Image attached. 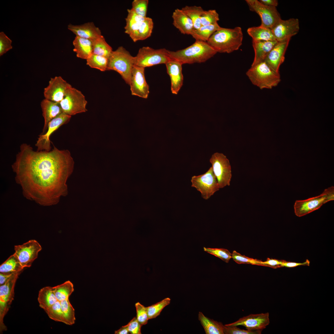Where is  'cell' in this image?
I'll return each instance as SVG.
<instances>
[{"label": "cell", "instance_id": "484cf974", "mask_svg": "<svg viewBox=\"0 0 334 334\" xmlns=\"http://www.w3.org/2000/svg\"><path fill=\"white\" fill-rule=\"evenodd\" d=\"M74 48L73 51L76 56L87 59L92 54V40L76 36L73 42Z\"/></svg>", "mask_w": 334, "mask_h": 334}, {"label": "cell", "instance_id": "d6a6232c", "mask_svg": "<svg viewBox=\"0 0 334 334\" xmlns=\"http://www.w3.org/2000/svg\"><path fill=\"white\" fill-rule=\"evenodd\" d=\"M53 287L56 298L60 302L69 299L74 290V285L70 280Z\"/></svg>", "mask_w": 334, "mask_h": 334}, {"label": "cell", "instance_id": "5b68a950", "mask_svg": "<svg viewBox=\"0 0 334 334\" xmlns=\"http://www.w3.org/2000/svg\"><path fill=\"white\" fill-rule=\"evenodd\" d=\"M134 65V57L123 46H120L113 51L109 58L107 71L117 72L129 85Z\"/></svg>", "mask_w": 334, "mask_h": 334}, {"label": "cell", "instance_id": "74e56055", "mask_svg": "<svg viewBox=\"0 0 334 334\" xmlns=\"http://www.w3.org/2000/svg\"><path fill=\"white\" fill-rule=\"evenodd\" d=\"M45 311L51 319L56 321L66 323V320L61 309L60 301H57Z\"/></svg>", "mask_w": 334, "mask_h": 334}, {"label": "cell", "instance_id": "4316f807", "mask_svg": "<svg viewBox=\"0 0 334 334\" xmlns=\"http://www.w3.org/2000/svg\"><path fill=\"white\" fill-rule=\"evenodd\" d=\"M198 318L206 334H224V325L221 323L207 317L201 312H199Z\"/></svg>", "mask_w": 334, "mask_h": 334}, {"label": "cell", "instance_id": "44dd1931", "mask_svg": "<svg viewBox=\"0 0 334 334\" xmlns=\"http://www.w3.org/2000/svg\"><path fill=\"white\" fill-rule=\"evenodd\" d=\"M127 12V15L125 19V32L129 35L134 42H136L139 41L138 31L146 17L139 15L131 8L128 9Z\"/></svg>", "mask_w": 334, "mask_h": 334}, {"label": "cell", "instance_id": "d6986e66", "mask_svg": "<svg viewBox=\"0 0 334 334\" xmlns=\"http://www.w3.org/2000/svg\"><path fill=\"white\" fill-rule=\"evenodd\" d=\"M290 40L278 42L265 58L264 61L274 71L279 73L280 66L284 62L285 54Z\"/></svg>", "mask_w": 334, "mask_h": 334}, {"label": "cell", "instance_id": "83f0119b", "mask_svg": "<svg viewBox=\"0 0 334 334\" xmlns=\"http://www.w3.org/2000/svg\"><path fill=\"white\" fill-rule=\"evenodd\" d=\"M57 301L53 287H45L39 290L38 301L39 306L44 310L53 305Z\"/></svg>", "mask_w": 334, "mask_h": 334}, {"label": "cell", "instance_id": "2e32d148", "mask_svg": "<svg viewBox=\"0 0 334 334\" xmlns=\"http://www.w3.org/2000/svg\"><path fill=\"white\" fill-rule=\"evenodd\" d=\"M144 70V67L134 65L129 85L132 95L146 99L149 91L145 77Z\"/></svg>", "mask_w": 334, "mask_h": 334}, {"label": "cell", "instance_id": "30bf717a", "mask_svg": "<svg viewBox=\"0 0 334 334\" xmlns=\"http://www.w3.org/2000/svg\"><path fill=\"white\" fill-rule=\"evenodd\" d=\"M191 181V186L199 191L205 200L209 199L220 189L212 167L203 174L193 176Z\"/></svg>", "mask_w": 334, "mask_h": 334}, {"label": "cell", "instance_id": "e575fe53", "mask_svg": "<svg viewBox=\"0 0 334 334\" xmlns=\"http://www.w3.org/2000/svg\"><path fill=\"white\" fill-rule=\"evenodd\" d=\"M86 60L87 64L91 68L102 71L107 70L109 59L107 58L92 54Z\"/></svg>", "mask_w": 334, "mask_h": 334}, {"label": "cell", "instance_id": "e0dca14e", "mask_svg": "<svg viewBox=\"0 0 334 334\" xmlns=\"http://www.w3.org/2000/svg\"><path fill=\"white\" fill-rule=\"evenodd\" d=\"M271 30L277 42L290 40L292 36L297 34L299 32V20L293 18L285 20L281 19Z\"/></svg>", "mask_w": 334, "mask_h": 334}, {"label": "cell", "instance_id": "cb8c5ba5", "mask_svg": "<svg viewBox=\"0 0 334 334\" xmlns=\"http://www.w3.org/2000/svg\"><path fill=\"white\" fill-rule=\"evenodd\" d=\"M42 116L44 123L41 134L45 133L47 130L49 122L58 115L62 113L59 103L54 102L44 98L41 102Z\"/></svg>", "mask_w": 334, "mask_h": 334}, {"label": "cell", "instance_id": "816d5d0a", "mask_svg": "<svg viewBox=\"0 0 334 334\" xmlns=\"http://www.w3.org/2000/svg\"><path fill=\"white\" fill-rule=\"evenodd\" d=\"M261 3L266 6L276 7L278 4V1L277 0H260L259 1Z\"/></svg>", "mask_w": 334, "mask_h": 334}, {"label": "cell", "instance_id": "f35d334b", "mask_svg": "<svg viewBox=\"0 0 334 334\" xmlns=\"http://www.w3.org/2000/svg\"><path fill=\"white\" fill-rule=\"evenodd\" d=\"M153 28L152 18L146 17L142 23L138 31L139 41L144 40L151 35Z\"/></svg>", "mask_w": 334, "mask_h": 334}, {"label": "cell", "instance_id": "d4e9b609", "mask_svg": "<svg viewBox=\"0 0 334 334\" xmlns=\"http://www.w3.org/2000/svg\"><path fill=\"white\" fill-rule=\"evenodd\" d=\"M278 42L276 41L252 40L255 56L251 66L263 61L267 56Z\"/></svg>", "mask_w": 334, "mask_h": 334}, {"label": "cell", "instance_id": "5bb4252c", "mask_svg": "<svg viewBox=\"0 0 334 334\" xmlns=\"http://www.w3.org/2000/svg\"><path fill=\"white\" fill-rule=\"evenodd\" d=\"M42 249L41 245L35 240H30L22 245L14 246V254L24 268L30 267Z\"/></svg>", "mask_w": 334, "mask_h": 334}, {"label": "cell", "instance_id": "3957f363", "mask_svg": "<svg viewBox=\"0 0 334 334\" xmlns=\"http://www.w3.org/2000/svg\"><path fill=\"white\" fill-rule=\"evenodd\" d=\"M168 52L171 59L182 64L204 62L217 53L207 42L198 40L186 48Z\"/></svg>", "mask_w": 334, "mask_h": 334}, {"label": "cell", "instance_id": "7c38bea8", "mask_svg": "<svg viewBox=\"0 0 334 334\" xmlns=\"http://www.w3.org/2000/svg\"><path fill=\"white\" fill-rule=\"evenodd\" d=\"M21 272L15 274L5 284L0 285V332L7 330L4 318L7 313L14 296V289L16 280Z\"/></svg>", "mask_w": 334, "mask_h": 334}, {"label": "cell", "instance_id": "52a82bcc", "mask_svg": "<svg viewBox=\"0 0 334 334\" xmlns=\"http://www.w3.org/2000/svg\"><path fill=\"white\" fill-rule=\"evenodd\" d=\"M171 59L165 48L154 49L148 46L140 48L134 57V64L145 68L155 65L165 64Z\"/></svg>", "mask_w": 334, "mask_h": 334}, {"label": "cell", "instance_id": "ab89813d", "mask_svg": "<svg viewBox=\"0 0 334 334\" xmlns=\"http://www.w3.org/2000/svg\"><path fill=\"white\" fill-rule=\"evenodd\" d=\"M219 20L218 14L215 10L204 11L200 19L201 26L208 25L218 23Z\"/></svg>", "mask_w": 334, "mask_h": 334}, {"label": "cell", "instance_id": "d590c367", "mask_svg": "<svg viewBox=\"0 0 334 334\" xmlns=\"http://www.w3.org/2000/svg\"><path fill=\"white\" fill-rule=\"evenodd\" d=\"M60 302L61 309L66 320V324L69 325L74 324L76 320L75 310L69 299L62 300Z\"/></svg>", "mask_w": 334, "mask_h": 334}, {"label": "cell", "instance_id": "9a60e30c", "mask_svg": "<svg viewBox=\"0 0 334 334\" xmlns=\"http://www.w3.org/2000/svg\"><path fill=\"white\" fill-rule=\"evenodd\" d=\"M72 87L61 76L51 78L48 85L44 89L45 98L59 103Z\"/></svg>", "mask_w": 334, "mask_h": 334}, {"label": "cell", "instance_id": "f5cc1de1", "mask_svg": "<svg viewBox=\"0 0 334 334\" xmlns=\"http://www.w3.org/2000/svg\"><path fill=\"white\" fill-rule=\"evenodd\" d=\"M130 333L126 325L122 326L114 332L115 334H128Z\"/></svg>", "mask_w": 334, "mask_h": 334}, {"label": "cell", "instance_id": "b9f144b4", "mask_svg": "<svg viewBox=\"0 0 334 334\" xmlns=\"http://www.w3.org/2000/svg\"><path fill=\"white\" fill-rule=\"evenodd\" d=\"M203 250L204 251L219 258L227 263H228L232 258L231 254L226 249L204 247Z\"/></svg>", "mask_w": 334, "mask_h": 334}, {"label": "cell", "instance_id": "f907efd6", "mask_svg": "<svg viewBox=\"0 0 334 334\" xmlns=\"http://www.w3.org/2000/svg\"><path fill=\"white\" fill-rule=\"evenodd\" d=\"M18 273V272H17ZM17 273H0V285L5 284L11 277Z\"/></svg>", "mask_w": 334, "mask_h": 334}, {"label": "cell", "instance_id": "9c48e42d", "mask_svg": "<svg viewBox=\"0 0 334 334\" xmlns=\"http://www.w3.org/2000/svg\"><path fill=\"white\" fill-rule=\"evenodd\" d=\"M212 167L220 189L229 186L232 174L229 159L222 153L216 152L210 159Z\"/></svg>", "mask_w": 334, "mask_h": 334}, {"label": "cell", "instance_id": "ee69618b", "mask_svg": "<svg viewBox=\"0 0 334 334\" xmlns=\"http://www.w3.org/2000/svg\"><path fill=\"white\" fill-rule=\"evenodd\" d=\"M224 332L225 334H260L262 330H250L239 328L236 326L224 325Z\"/></svg>", "mask_w": 334, "mask_h": 334}, {"label": "cell", "instance_id": "6da1fadb", "mask_svg": "<svg viewBox=\"0 0 334 334\" xmlns=\"http://www.w3.org/2000/svg\"><path fill=\"white\" fill-rule=\"evenodd\" d=\"M74 161L67 149L34 150L26 143L20 146L12 168L24 196L43 206L55 205L68 194L67 181Z\"/></svg>", "mask_w": 334, "mask_h": 334}, {"label": "cell", "instance_id": "c3c4849f", "mask_svg": "<svg viewBox=\"0 0 334 334\" xmlns=\"http://www.w3.org/2000/svg\"><path fill=\"white\" fill-rule=\"evenodd\" d=\"M264 266L269 267L273 268L281 267L282 260L268 258L265 261H262Z\"/></svg>", "mask_w": 334, "mask_h": 334}, {"label": "cell", "instance_id": "ba28073f", "mask_svg": "<svg viewBox=\"0 0 334 334\" xmlns=\"http://www.w3.org/2000/svg\"><path fill=\"white\" fill-rule=\"evenodd\" d=\"M87 101L79 90L72 87L59 104L62 112L71 116L86 112Z\"/></svg>", "mask_w": 334, "mask_h": 334}, {"label": "cell", "instance_id": "4fadbf2b", "mask_svg": "<svg viewBox=\"0 0 334 334\" xmlns=\"http://www.w3.org/2000/svg\"><path fill=\"white\" fill-rule=\"evenodd\" d=\"M71 117L62 113L51 120L48 123L47 129L44 134H41L35 144L38 151L51 150L50 137L52 133L63 125L68 123Z\"/></svg>", "mask_w": 334, "mask_h": 334}, {"label": "cell", "instance_id": "7a4b0ae2", "mask_svg": "<svg viewBox=\"0 0 334 334\" xmlns=\"http://www.w3.org/2000/svg\"><path fill=\"white\" fill-rule=\"evenodd\" d=\"M243 34L241 28L221 27L207 42L216 52L230 53L238 50L242 45Z\"/></svg>", "mask_w": 334, "mask_h": 334}, {"label": "cell", "instance_id": "836d02e7", "mask_svg": "<svg viewBox=\"0 0 334 334\" xmlns=\"http://www.w3.org/2000/svg\"><path fill=\"white\" fill-rule=\"evenodd\" d=\"M181 9L192 20L195 29L201 27V18L204 11L201 6H186Z\"/></svg>", "mask_w": 334, "mask_h": 334}, {"label": "cell", "instance_id": "7402d4cb", "mask_svg": "<svg viewBox=\"0 0 334 334\" xmlns=\"http://www.w3.org/2000/svg\"><path fill=\"white\" fill-rule=\"evenodd\" d=\"M68 28L75 34L76 36L92 40L102 35L100 30L92 22L80 25L70 24L68 26Z\"/></svg>", "mask_w": 334, "mask_h": 334}, {"label": "cell", "instance_id": "7bdbcfd3", "mask_svg": "<svg viewBox=\"0 0 334 334\" xmlns=\"http://www.w3.org/2000/svg\"><path fill=\"white\" fill-rule=\"evenodd\" d=\"M148 4V0H134L131 9L139 15L146 17Z\"/></svg>", "mask_w": 334, "mask_h": 334}, {"label": "cell", "instance_id": "f6af8a7d", "mask_svg": "<svg viewBox=\"0 0 334 334\" xmlns=\"http://www.w3.org/2000/svg\"><path fill=\"white\" fill-rule=\"evenodd\" d=\"M135 306L136 310V318L142 325L146 324L149 319L146 307L137 302L135 304Z\"/></svg>", "mask_w": 334, "mask_h": 334}, {"label": "cell", "instance_id": "60d3db41", "mask_svg": "<svg viewBox=\"0 0 334 334\" xmlns=\"http://www.w3.org/2000/svg\"><path fill=\"white\" fill-rule=\"evenodd\" d=\"M231 255L232 258L237 263L248 264L264 266L263 264L262 263V261L242 255L235 250L233 252Z\"/></svg>", "mask_w": 334, "mask_h": 334}, {"label": "cell", "instance_id": "1f68e13d", "mask_svg": "<svg viewBox=\"0 0 334 334\" xmlns=\"http://www.w3.org/2000/svg\"><path fill=\"white\" fill-rule=\"evenodd\" d=\"M24 268L14 254L11 255L0 266V272L11 273L21 272Z\"/></svg>", "mask_w": 334, "mask_h": 334}, {"label": "cell", "instance_id": "f1b7e54d", "mask_svg": "<svg viewBox=\"0 0 334 334\" xmlns=\"http://www.w3.org/2000/svg\"><path fill=\"white\" fill-rule=\"evenodd\" d=\"M247 32L253 40L263 41H276L272 30L261 26L248 28Z\"/></svg>", "mask_w": 334, "mask_h": 334}, {"label": "cell", "instance_id": "603a6c76", "mask_svg": "<svg viewBox=\"0 0 334 334\" xmlns=\"http://www.w3.org/2000/svg\"><path fill=\"white\" fill-rule=\"evenodd\" d=\"M172 17L173 25L181 33L191 35L195 30L193 23L182 9H175Z\"/></svg>", "mask_w": 334, "mask_h": 334}, {"label": "cell", "instance_id": "8d00e7d4", "mask_svg": "<svg viewBox=\"0 0 334 334\" xmlns=\"http://www.w3.org/2000/svg\"><path fill=\"white\" fill-rule=\"evenodd\" d=\"M170 301L169 298H165L155 304L146 307L149 319H154L159 316L163 309L170 304Z\"/></svg>", "mask_w": 334, "mask_h": 334}, {"label": "cell", "instance_id": "4dcf8cb0", "mask_svg": "<svg viewBox=\"0 0 334 334\" xmlns=\"http://www.w3.org/2000/svg\"><path fill=\"white\" fill-rule=\"evenodd\" d=\"M221 27L218 23L201 26L199 29H195L191 35L195 40L207 42L213 33Z\"/></svg>", "mask_w": 334, "mask_h": 334}, {"label": "cell", "instance_id": "7dc6e473", "mask_svg": "<svg viewBox=\"0 0 334 334\" xmlns=\"http://www.w3.org/2000/svg\"><path fill=\"white\" fill-rule=\"evenodd\" d=\"M129 332L131 334H141L142 326L138 321L136 317L133 318L126 325Z\"/></svg>", "mask_w": 334, "mask_h": 334}, {"label": "cell", "instance_id": "8fae6325", "mask_svg": "<svg viewBox=\"0 0 334 334\" xmlns=\"http://www.w3.org/2000/svg\"><path fill=\"white\" fill-rule=\"evenodd\" d=\"M250 11L260 17L261 25L272 29L281 19L275 7L265 5L257 0H246Z\"/></svg>", "mask_w": 334, "mask_h": 334}, {"label": "cell", "instance_id": "277c9868", "mask_svg": "<svg viewBox=\"0 0 334 334\" xmlns=\"http://www.w3.org/2000/svg\"><path fill=\"white\" fill-rule=\"evenodd\" d=\"M246 74L252 83L261 89H272L281 81L279 73L273 70L264 61L251 66Z\"/></svg>", "mask_w": 334, "mask_h": 334}, {"label": "cell", "instance_id": "ffe728a7", "mask_svg": "<svg viewBox=\"0 0 334 334\" xmlns=\"http://www.w3.org/2000/svg\"><path fill=\"white\" fill-rule=\"evenodd\" d=\"M165 64L167 73L170 79L171 92L173 94H177L183 84V76L182 72V64L179 62L172 59Z\"/></svg>", "mask_w": 334, "mask_h": 334}, {"label": "cell", "instance_id": "8992f818", "mask_svg": "<svg viewBox=\"0 0 334 334\" xmlns=\"http://www.w3.org/2000/svg\"><path fill=\"white\" fill-rule=\"evenodd\" d=\"M334 200V186L324 190L318 196L303 200H296L294 205L295 215L299 217L306 215L319 209L324 204Z\"/></svg>", "mask_w": 334, "mask_h": 334}, {"label": "cell", "instance_id": "681fc988", "mask_svg": "<svg viewBox=\"0 0 334 334\" xmlns=\"http://www.w3.org/2000/svg\"><path fill=\"white\" fill-rule=\"evenodd\" d=\"M310 263V262L308 259H306L305 262L302 263L289 262L286 261L285 260H282V263L281 266V267L293 268L301 265L309 266Z\"/></svg>", "mask_w": 334, "mask_h": 334}, {"label": "cell", "instance_id": "ac0fdd59", "mask_svg": "<svg viewBox=\"0 0 334 334\" xmlns=\"http://www.w3.org/2000/svg\"><path fill=\"white\" fill-rule=\"evenodd\" d=\"M270 323L269 313L251 314L244 316L237 321L225 324L229 326H242L250 330H263Z\"/></svg>", "mask_w": 334, "mask_h": 334}, {"label": "cell", "instance_id": "f546056e", "mask_svg": "<svg viewBox=\"0 0 334 334\" xmlns=\"http://www.w3.org/2000/svg\"><path fill=\"white\" fill-rule=\"evenodd\" d=\"M92 54L104 57L109 59L113 50L111 47L107 42L103 36L92 40Z\"/></svg>", "mask_w": 334, "mask_h": 334}, {"label": "cell", "instance_id": "bcb514c9", "mask_svg": "<svg viewBox=\"0 0 334 334\" xmlns=\"http://www.w3.org/2000/svg\"><path fill=\"white\" fill-rule=\"evenodd\" d=\"M12 41L4 33L0 32V56L12 48L11 45Z\"/></svg>", "mask_w": 334, "mask_h": 334}]
</instances>
